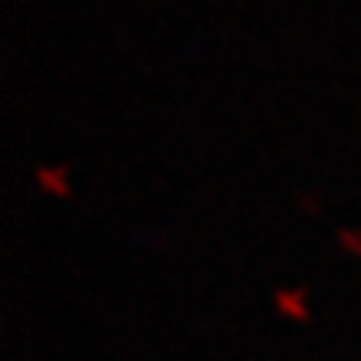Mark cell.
<instances>
[{
    "instance_id": "6da1fadb",
    "label": "cell",
    "mask_w": 361,
    "mask_h": 361,
    "mask_svg": "<svg viewBox=\"0 0 361 361\" xmlns=\"http://www.w3.org/2000/svg\"><path fill=\"white\" fill-rule=\"evenodd\" d=\"M61 171H51V168H40V180L47 184V188H57V191H64V180L57 178Z\"/></svg>"
},
{
    "instance_id": "7a4b0ae2",
    "label": "cell",
    "mask_w": 361,
    "mask_h": 361,
    "mask_svg": "<svg viewBox=\"0 0 361 361\" xmlns=\"http://www.w3.org/2000/svg\"><path fill=\"white\" fill-rule=\"evenodd\" d=\"M341 241H345V245H351V247H355V251H361V238H355V234L341 231Z\"/></svg>"
}]
</instances>
